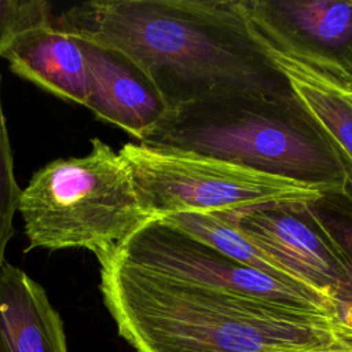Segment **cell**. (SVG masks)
Listing matches in <instances>:
<instances>
[{
	"instance_id": "cell-1",
	"label": "cell",
	"mask_w": 352,
	"mask_h": 352,
	"mask_svg": "<svg viewBox=\"0 0 352 352\" xmlns=\"http://www.w3.org/2000/svg\"><path fill=\"white\" fill-rule=\"evenodd\" d=\"M52 25L125 55L169 110L223 96L292 95L249 37L238 1L89 0Z\"/></svg>"
},
{
	"instance_id": "cell-8",
	"label": "cell",
	"mask_w": 352,
	"mask_h": 352,
	"mask_svg": "<svg viewBox=\"0 0 352 352\" xmlns=\"http://www.w3.org/2000/svg\"><path fill=\"white\" fill-rule=\"evenodd\" d=\"M221 216L334 302L346 280L348 254L316 204L297 209L265 208Z\"/></svg>"
},
{
	"instance_id": "cell-14",
	"label": "cell",
	"mask_w": 352,
	"mask_h": 352,
	"mask_svg": "<svg viewBox=\"0 0 352 352\" xmlns=\"http://www.w3.org/2000/svg\"><path fill=\"white\" fill-rule=\"evenodd\" d=\"M52 21L51 4L44 0H0V58L23 36Z\"/></svg>"
},
{
	"instance_id": "cell-7",
	"label": "cell",
	"mask_w": 352,
	"mask_h": 352,
	"mask_svg": "<svg viewBox=\"0 0 352 352\" xmlns=\"http://www.w3.org/2000/svg\"><path fill=\"white\" fill-rule=\"evenodd\" d=\"M246 32L286 80L294 99L331 150L342 173V198L352 208V98L344 65L293 37L258 1L241 0Z\"/></svg>"
},
{
	"instance_id": "cell-16",
	"label": "cell",
	"mask_w": 352,
	"mask_h": 352,
	"mask_svg": "<svg viewBox=\"0 0 352 352\" xmlns=\"http://www.w3.org/2000/svg\"><path fill=\"white\" fill-rule=\"evenodd\" d=\"M322 217L330 226V228L334 231V234L338 236L340 242L342 243V246L348 254L346 280H345V285L342 286V289L334 297V307H336L337 323L352 329V220L334 221L331 219H326L323 214H322Z\"/></svg>"
},
{
	"instance_id": "cell-17",
	"label": "cell",
	"mask_w": 352,
	"mask_h": 352,
	"mask_svg": "<svg viewBox=\"0 0 352 352\" xmlns=\"http://www.w3.org/2000/svg\"><path fill=\"white\" fill-rule=\"evenodd\" d=\"M336 334L341 342L352 348V329L340 323H336Z\"/></svg>"
},
{
	"instance_id": "cell-9",
	"label": "cell",
	"mask_w": 352,
	"mask_h": 352,
	"mask_svg": "<svg viewBox=\"0 0 352 352\" xmlns=\"http://www.w3.org/2000/svg\"><path fill=\"white\" fill-rule=\"evenodd\" d=\"M80 41L87 63L85 107L139 143L147 140L168 114V106L125 55L84 38Z\"/></svg>"
},
{
	"instance_id": "cell-12",
	"label": "cell",
	"mask_w": 352,
	"mask_h": 352,
	"mask_svg": "<svg viewBox=\"0 0 352 352\" xmlns=\"http://www.w3.org/2000/svg\"><path fill=\"white\" fill-rule=\"evenodd\" d=\"M285 30L305 45L346 63L352 52V1H258Z\"/></svg>"
},
{
	"instance_id": "cell-2",
	"label": "cell",
	"mask_w": 352,
	"mask_h": 352,
	"mask_svg": "<svg viewBox=\"0 0 352 352\" xmlns=\"http://www.w3.org/2000/svg\"><path fill=\"white\" fill-rule=\"evenodd\" d=\"M103 302L136 352H352L337 319L197 283L95 254Z\"/></svg>"
},
{
	"instance_id": "cell-15",
	"label": "cell",
	"mask_w": 352,
	"mask_h": 352,
	"mask_svg": "<svg viewBox=\"0 0 352 352\" xmlns=\"http://www.w3.org/2000/svg\"><path fill=\"white\" fill-rule=\"evenodd\" d=\"M22 188L14 173V158L1 99L0 76V268L6 263V249L14 236V216L18 212Z\"/></svg>"
},
{
	"instance_id": "cell-6",
	"label": "cell",
	"mask_w": 352,
	"mask_h": 352,
	"mask_svg": "<svg viewBox=\"0 0 352 352\" xmlns=\"http://www.w3.org/2000/svg\"><path fill=\"white\" fill-rule=\"evenodd\" d=\"M110 250L164 276L337 319L334 302L324 293L243 265L160 219L146 221Z\"/></svg>"
},
{
	"instance_id": "cell-4",
	"label": "cell",
	"mask_w": 352,
	"mask_h": 352,
	"mask_svg": "<svg viewBox=\"0 0 352 352\" xmlns=\"http://www.w3.org/2000/svg\"><path fill=\"white\" fill-rule=\"evenodd\" d=\"M18 212L32 249H88L94 254L121 243L151 217L132 173L99 138L82 157L54 160L22 188Z\"/></svg>"
},
{
	"instance_id": "cell-11",
	"label": "cell",
	"mask_w": 352,
	"mask_h": 352,
	"mask_svg": "<svg viewBox=\"0 0 352 352\" xmlns=\"http://www.w3.org/2000/svg\"><path fill=\"white\" fill-rule=\"evenodd\" d=\"M10 70L56 98L87 102V63L78 37L54 25L23 36L4 56Z\"/></svg>"
},
{
	"instance_id": "cell-13",
	"label": "cell",
	"mask_w": 352,
	"mask_h": 352,
	"mask_svg": "<svg viewBox=\"0 0 352 352\" xmlns=\"http://www.w3.org/2000/svg\"><path fill=\"white\" fill-rule=\"evenodd\" d=\"M158 219L187 235L205 242L243 265L285 282L309 286L286 265L253 243L243 232L219 213L177 212Z\"/></svg>"
},
{
	"instance_id": "cell-5",
	"label": "cell",
	"mask_w": 352,
	"mask_h": 352,
	"mask_svg": "<svg viewBox=\"0 0 352 352\" xmlns=\"http://www.w3.org/2000/svg\"><path fill=\"white\" fill-rule=\"evenodd\" d=\"M118 153L151 219L177 212L297 209L327 197L318 186L191 151L125 143Z\"/></svg>"
},
{
	"instance_id": "cell-10",
	"label": "cell",
	"mask_w": 352,
	"mask_h": 352,
	"mask_svg": "<svg viewBox=\"0 0 352 352\" xmlns=\"http://www.w3.org/2000/svg\"><path fill=\"white\" fill-rule=\"evenodd\" d=\"M0 352H69L44 287L7 261L0 268Z\"/></svg>"
},
{
	"instance_id": "cell-18",
	"label": "cell",
	"mask_w": 352,
	"mask_h": 352,
	"mask_svg": "<svg viewBox=\"0 0 352 352\" xmlns=\"http://www.w3.org/2000/svg\"><path fill=\"white\" fill-rule=\"evenodd\" d=\"M348 69H345L344 72V77H345V82H346V87H348V91H349V95L352 98V52L349 55V59L346 63H344Z\"/></svg>"
},
{
	"instance_id": "cell-3",
	"label": "cell",
	"mask_w": 352,
	"mask_h": 352,
	"mask_svg": "<svg viewBox=\"0 0 352 352\" xmlns=\"http://www.w3.org/2000/svg\"><path fill=\"white\" fill-rule=\"evenodd\" d=\"M143 144L191 151L342 195V173L319 129L289 96L239 95L169 110Z\"/></svg>"
}]
</instances>
